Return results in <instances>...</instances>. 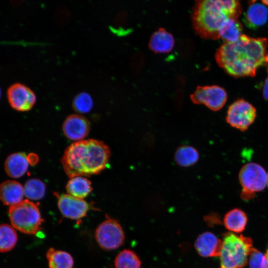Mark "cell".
Returning <instances> with one entry per match:
<instances>
[{
  "mask_svg": "<svg viewBox=\"0 0 268 268\" xmlns=\"http://www.w3.org/2000/svg\"><path fill=\"white\" fill-rule=\"evenodd\" d=\"M268 47L267 38L243 34L235 43L222 44L216 51L215 59L231 76L254 77L259 67L268 66Z\"/></svg>",
  "mask_w": 268,
  "mask_h": 268,
  "instance_id": "6da1fadb",
  "label": "cell"
},
{
  "mask_svg": "<svg viewBox=\"0 0 268 268\" xmlns=\"http://www.w3.org/2000/svg\"><path fill=\"white\" fill-rule=\"evenodd\" d=\"M110 150L103 142L93 139L81 140L71 144L65 150L61 163L69 178L90 176L106 168Z\"/></svg>",
  "mask_w": 268,
  "mask_h": 268,
  "instance_id": "7a4b0ae2",
  "label": "cell"
},
{
  "mask_svg": "<svg viewBox=\"0 0 268 268\" xmlns=\"http://www.w3.org/2000/svg\"><path fill=\"white\" fill-rule=\"evenodd\" d=\"M241 12L238 0H197L192 14L193 26L201 38L217 40L223 22L230 18H238Z\"/></svg>",
  "mask_w": 268,
  "mask_h": 268,
  "instance_id": "3957f363",
  "label": "cell"
},
{
  "mask_svg": "<svg viewBox=\"0 0 268 268\" xmlns=\"http://www.w3.org/2000/svg\"><path fill=\"white\" fill-rule=\"evenodd\" d=\"M219 256L220 268H243L249 261L253 246L252 239L242 235L226 232L222 235Z\"/></svg>",
  "mask_w": 268,
  "mask_h": 268,
  "instance_id": "277c9868",
  "label": "cell"
},
{
  "mask_svg": "<svg viewBox=\"0 0 268 268\" xmlns=\"http://www.w3.org/2000/svg\"><path fill=\"white\" fill-rule=\"evenodd\" d=\"M8 216L14 228L28 234H35L43 221L37 206L28 200L10 206Z\"/></svg>",
  "mask_w": 268,
  "mask_h": 268,
  "instance_id": "5b68a950",
  "label": "cell"
},
{
  "mask_svg": "<svg viewBox=\"0 0 268 268\" xmlns=\"http://www.w3.org/2000/svg\"><path fill=\"white\" fill-rule=\"evenodd\" d=\"M238 178L242 187L241 197L245 201L254 198L256 193L264 190L267 185V173L263 166L255 162L243 166Z\"/></svg>",
  "mask_w": 268,
  "mask_h": 268,
  "instance_id": "8992f818",
  "label": "cell"
},
{
  "mask_svg": "<svg viewBox=\"0 0 268 268\" xmlns=\"http://www.w3.org/2000/svg\"><path fill=\"white\" fill-rule=\"evenodd\" d=\"M95 237L99 246L107 251L114 250L123 245L124 231L116 219L106 215V219L97 227Z\"/></svg>",
  "mask_w": 268,
  "mask_h": 268,
  "instance_id": "52a82bcc",
  "label": "cell"
},
{
  "mask_svg": "<svg viewBox=\"0 0 268 268\" xmlns=\"http://www.w3.org/2000/svg\"><path fill=\"white\" fill-rule=\"evenodd\" d=\"M256 117V108L241 98L235 100L229 106L226 121L231 127L245 132L253 124Z\"/></svg>",
  "mask_w": 268,
  "mask_h": 268,
  "instance_id": "ba28073f",
  "label": "cell"
},
{
  "mask_svg": "<svg viewBox=\"0 0 268 268\" xmlns=\"http://www.w3.org/2000/svg\"><path fill=\"white\" fill-rule=\"evenodd\" d=\"M227 97L225 89L216 85L199 86L190 96L194 104H203L213 111L223 108Z\"/></svg>",
  "mask_w": 268,
  "mask_h": 268,
  "instance_id": "9c48e42d",
  "label": "cell"
},
{
  "mask_svg": "<svg viewBox=\"0 0 268 268\" xmlns=\"http://www.w3.org/2000/svg\"><path fill=\"white\" fill-rule=\"evenodd\" d=\"M7 97L11 107L18 111L30 110L36 101L33 91L20 83H14L8 87Z\"/></svg>",
  "mask_w": 268,
  "mask_h": 268,
  "instance_id": "30bf717a",
  "label": "cell"
},
{
  "mask_svg": "<svg viewBox=\"0 0 268 268\" xmlns=\"http://www.w3.org/2000/svg\"><path fill=\"white\" fill-rule=\"evenodd\" d=\"M58 206L65 217L79 220L85 217L91 208V205L83 199L75 198L68 194L59 196Z\"/></svg>",
  "mask_w": 268,
  "mask_h": 268,
  "instance_id": "8fae6325",
  "label": "cell"
},
{
  "mask_svg": "<svg viewBox=\"0 0 268 268\" xmlns=\"http://www.w3.org/2000/svg\"><path fill=\"white\" fill-rule=\"evenodd\" d=\"M89 131L90 124L88 120L78 115L68 116L63 125L64 134L72 140H81L87 135Z\"/></svg>",
  "mask_w": 268,
  "mask_h": 268,
  "instance_id": "7c38bea8",
  "label": "cell"
},
{
  "mask_svg": "<svg viewBox=\"0 0 268 268\" xmlns=\"http://www.w3.org/2000/svg\"><path fill=\"white\" fill-rule=\"evenodd\" d=\"M195 248L201 257H219L222 241L210 232H204L198 236L195 242Z\"/></svg>",
  "mask_w": 268,
  "mask_h": 268,
  "instance_id": "4fadbf2b",
  "label": "cell"
},
{
  "mask_svg": "<svg viewBox=\"0 0 268 268\" xmlns=\"http://www.w3.org/2000/svg\"><path fill=\"white\" fill-rule=\"evenodd\" d=\"M268 20V9L264 4L250 1L243 22L249 28L255 29L264 25Z\"/></svg>",
  "mask_w": 268,
  "mask_h": 268,
  "instance_id": "5bb4252c",
  "label": "cell"
},
{
  "mask_svg": "<svg viewBox=\"0 0 268 268\" xmlns=\"http://www.w3.org/2000/svg\"><path fill=\"white\" fill-rule=\"evenodd\" d=\"M24 189L18 182L7 180L1 183L0 197L2 203L6 205H13L23 201Z\"/></svg>",
  "mask_w": 268,
  "mask_h": 268,
  "instance_id": "9a60e30c",
  "label": "cell"
},
{
  "mask_svg": "<svg viewBox=\"0 0 268 268\" xmlns=\"http://www.w3.org/2000/svg\"><path fill=\"white\" fill-rule=\"evenodd\" d=\"M175 44L173 36L163 28H160L151 36L148 47L153 52L166 53L171 52Z\"/></svg>",
  "mask_w": 268,
  "mask_h": 268,
  "instance_id": "2e32d148",
  "label": "cell"
},
{
  "mask_svg": "<svg viewBox=\"0 0 268 268\" xmlns=\"http://www.w3.org/2000/svg\"><path fill=\"white\" fill-rule=\"evenodd\" d=\"M29 163L28 157L24 153H13L8 156L5 161V171L8 176L18 178L26 173Z\"/></svg>",
  "mask_w": 268,
  "mask_h": 268,
  "instance_id": "e0dca14e",
  "label": "cell"
},
{
  "mask_svg": "<svg viewBox=\"0 0 268 268\" xmlns=\"http://www.w3.org/2000/svg\"><path fill=\"white\" fill-rule=\"evenodd\" d=\"M243 27L238 18H230L225 20L219 30V37L225 42L233 43L237 42L243 35Z\"/></svg>",
  "mask_w": 268,
  "mask_h": 268,
  "instance_id": "ac0fdd59",
  "label": "cell"
},
{
  "mask_svg": "<svg viewBox=\"0 0 268 268\" xmlns=\"http://www.w3.org/2000/svg\"><path fill=\"white\" fill-rule=\"evenodd\" d=\"M66 188L68 195L80 199L86 197L92 190L91 182L83 176L71 178Z\"/></svg>",
  "mask_w": 268,
  "mask_h": 268,
  "instance_id": "d6986e66",
  "label": "cell"
},
{
  "mask_svg": "<svg viewBox=\"0 0 268 268\" xmlns=\"http://www.w3.org/2000/svg\"><path fill=\"white\" fill-rule=\"evenodd\" d=\"M223 222L228 230L235 233H240L242 232L246 227L247 217L243 210L234 208L225 214Z\"/></svg>",
  "mask_w": 268,
  "mask_h": 268,
  "instance_id": "ffe728a7",
  "label": "cell"
},
{
  "mask_svg": "<svg viewBox=\"0 0 268 268\" xmlns=\"http://www.w3.org/2000/svg\"><path fill=\"white\" fill-rule=\"evenodd\" d=\"M49 268H72L73 259L67 252L49 248L46 253Z\"/></svg>",
  "mask_w": 268,
  "mask_h": 268,
  "instance_id": "44dd1931",
  "label": "cell"
},
{
  "mask_svg": "<svg viewBox=\"0 0 268 268\" xmlns=\"http://www.w3.org/2000/svg\"><path fill=\"white\" fill-rule=\"evenodd\" d=\"M199 159L198 151L190 145H183L177 148L175 153V160L181 167H190Z\"/></svg>",
  "mask_w": 268,
  "mask_h": 268,
  "instance_id": "7402d4cb",
  "label": "cell"
},
{
  "mask_svg": "<svg viewBox=\"0 0 268 268\" xmlns=\"http://www.w3.org/2000/svg\"><path fill=\"white\" fill-rule=\"evenodd\" d=\"M116 268H140L141 262L133 250L126 249L116 256L114 261Z\"/></svg>",
  "mask_w": 268,
  "mask_h": 268,
  "instance_id": "603a6c76",
  "label": "cell"
},
{
  "mask_svg": "<svg viewBox=\"0 0 268 268\" xmlns=\"http://www.w3.org/2000/svg\"><path fill=\"white\" fill-rule=\"evenodd\" d=\"M0 237V250L2 253L11 250L17 241V235L14 228L7 224H1Z\"/></svg>",
  "mask_w": 268,
  "mask_h": 268,
  "instance_id": "cb8c5ba5",
  "label": "cell"
},
{
  "mask_svg": "<svg viewBox=\"0 0 268 268\" xmlns=\"http://www.w3.org/2000/svg\"><path fill=\"white\" fill-rule=\"evenodd\" d=\"M24 196L28 199L39 200L42 199L45 194V184L38 179L27 180L23 187Z\"/></svg>",
  "mask_w": 268,
  "mask_h": 268,
  "instance_id": "d4e9b609",
  "label": "cell"
},
{
  "mask_svg": "<svg viewBox=\"0 0 268 268\" xmlns=\"http://www.w3.org/2000/svg\"><path fill=\"white\" fill-rule=\"evenodd\" d=\"M93 106V101L91 96L86 92H81L74 98L72 107L78 113H86L89 112Z\"/></svg>",
  "mask_w": 268,
  "mask_h": 268,
  "instance_id": "484cf974",
  "label": "cell"
},
{
  "mask_svg": "<svg viewBox=\"0 0 268 268\" xmlns=\"http://www.w3.org/2000/svg\"><path fill=\"white\" fill-rule=\"evenodd\" d=\"M264 255L253 248L249 258L250 268H264Z\"/></svg>",
  "mask_w": 268,
  "mask_h": 268,
  "instance_id": "4316f807",
  "label": "cell"
},
{
  "mask_svg": "<svg viewBox=\"0 0 268 268\" xmlns=\"http://www.w3.org/2000/svg\"><path fill=\"white\" fill-rule=\"evenodd\" d=\"M267 71L268 73V76L265 79L263 85V96L266 100L268 101V67L267 68Z\"/></svg>",
  "mask_w": 268,
  "mask_h": 268,
  "instance_id": "83f0119b",
  "label": "cell"
},
{
  "mask_svg": "<svg viewBox=\"0 0 268 268\" xmlns=\"http://www.w3.org/2000/svg\"><path fill=\"white\" fill-rule=\"evenodd\" d=\"M264 268H268V248L264 256Z\"/></svg>",
  "mask_w": 268,
  "mask_h": 268,
  "instance_id": "f1b7e54d",
  "label": "cell"
},
{
  "mask_svg": "<svg viewBox=\"0 0 268 268\" xmlns=\"http://www.w3.org/2000/svg\"><path fill=\"white\" fill-rule=\"evenodd\" d=\"M262 2L264 5H268V0H262Z\"/></svg>",
  "mask_w": 268,
  "mask_h": 268,
  "instance_id": "f546056e",
  "label": "cell"
},
{
  "mask_svg": "<svg viewBox=\"0 0 268 268\" xmlns=\"http://www.w3.org/2000/svg\"><path fill=\"white\" fill-rule=\"evenodd\" d=\"M267 186H268V172L267 173Z\"/></svg>",
  "mask_w": 268,
  "mask_h": 268,
  "instance_id": "4dcf8cb0",
  "label": "cell"
}]
</instances>
